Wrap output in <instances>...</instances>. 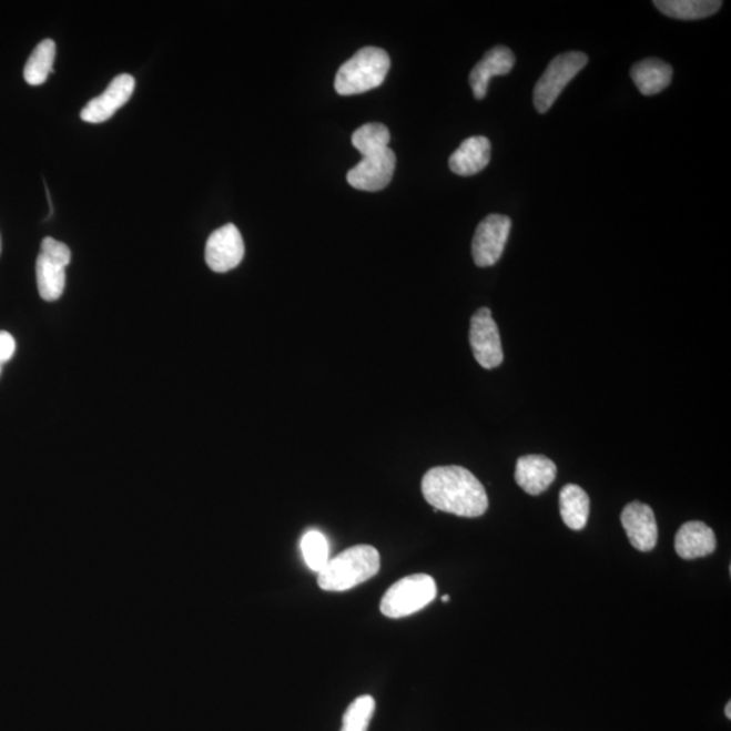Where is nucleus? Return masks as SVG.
<instances>
[{
  "mask_svg": "<svg viewBox=\"0 0 731 731\" xmlns=\"http://www.w3.org/2000/svg\"><path fill=\"white\" fill-rule=\"evenodd\" d=\"M422 491L435 512L478 518L488 511L487 490L477 477L463 466H438L428 470L423 477Z\"/></svg>",
  "mask_w": 731,
  "mask_h": 731,
  "instance_id": "f257e3e1",
  "label": "nucleus"
},
{
  "mask_svg": "<svg viewBox=\"0 0 731 731\" xmlns=\"http://www.w3.org/2000/svg\"><path fill=\"white\" fill-rule=\"evenodd\" d=\"M389 129L378 122L362 125L353 134V145L362 161L348 171L347 182L362 192H379L392 182L396 153L389 149Z\"/></svg>",
  "mask_w": 731,
  "mask_h": 731,
  "instance_id": "f03ea898",
  "label": "nucleus"
},
{
  "mask_svg": "<svg viewBox=\"0 0 731 731\" xmlns=\"http://www.w3.org/2000/svg\"><path fill=\"white\" fill-rule=\"evenodd\" d=\"M380 568L379 552L368 545H356L332 558L318 573V587L328 592L348 591L370 580Z\"/></svg>",
  "mask_w": 731,
  "mask_h": 731,
  "instance_id": "7ed1b4c3",
  "label": "nucleus"
},
{
  "mask_svg": "<svg viewBox=\"0 0 731 731\" xmlns=\"http://www.w3.org/2000/svg\"><path fill=\"white\" fill-rule=\"evenodd\" d=\"M390 70V58L384 49L366 47L344 63L336 73L337 94L348 97L379 88Z\"/></svg>",
  "mask_w": 731,
  "mask_h": 731,
  "instance_id": "20e7f679",
  "label": "nucleus"
},
{
  "mask_svg": "<svg viewBox=\"0 0 731 731\" xmlns=\"http://www.w3.org/2000/svg\"><path fill=\"white\" fill-rule=\"evenodd\" d=\"M436 582L432 576L417 573L393 583L380 600V612L392 619L419 612L435 599Z\"/></svg>",
  "mask_w": 731,
  "mask_h": 731,
  "instance_id": "39448f33",
  "label": "nucleus"
},
{
  "mask_svg": "<svg viewBox=\"0 0 731 731\" xmlns=\"http://www.w3.org/2000/svg\"><path fill=\"white\" fill-rule=\"evenodd\" d=\"M587 64L588 57L581 52L564 53L550 61L534 89V104L540 114L549 112L571 79H575Z\"/></svg>",
  "mask_w": 731,
  "mask_h": 731,
  "instance_id": "423d86ee",
  "label": "nucleus"
},
{
  "mask_svg": "<svg viewBox=\"0 0 731 731\" xmlns=\"http://www.w3.org/2000/svg\"><path fill=\"white\" fill-rule=\"evenodd\" d=\"M72 260L71 250L64 243L45 237L35 263L37 286L42 299L57 301L65 288V268Z\"/></svg>",
  "mask_w": 731,
  "mask_h": 731,
  "instance_id": "0eeeda50",
  "label": "nucleus"
},
{
  "mask_svg": "<svg viewBox=\"0 0 731 731\" xmlns=\"http://www.w3.org/2000/svg\"><path fill=\"white\" fill-rule=\"evenodd\" d=\"M511 226V219L502 214H490L481 221L471 244L473 261L478 267L494 266L500 261Z\"/></svg>",
  "mask_w": 731,
  "mask_h": 731,
  "instance_id": "6e6552de",
  "label": "nucleus"
},
{
  "mask_svg": "<svg viewBox=\"0 0 731 731\" xmlns=\"http://www.w3.org/2000/svg\"><path fill=\"white\" fill-rule=\"evenodd\" d=\"M469 339L478 365L490 370L502 364L504 354L499 328L488 308L478 309L471 317Z\"/></svg>",
  "mask_w": 731,
  "mask_h": 731,
  "instance_id": "1a4fd4ad",
  "label": "nucleus"
},
{
  "mask_svg": "<svg viewBox=\"0 0 731 731\" xmlns=\"http://www.w3.org/2000/svg\"><path fill=\"white\" fill-rule=\"evenodd\" d=\"M245 254L244 241L236 225L226 224L207 238L205 260L214 273H229L242 263Z\"/></svg>",
  "mask_w": 731,
  "mask_h": 731,
  "instance_id": "9d476101",
  "label": "nucleus"
},
{
  "mask_svg": "<svg viewBox=\"0 0 731 731\" xmlns=\"http://www.w3.org/2000/svg\"><path fill=\"white\" fill-rule=\"evenodd\" d=\"M136 81L129 73H122L113 79L103 94L94 98L81 112V119L89 124H102L115 114L116 110L125 106L133 95Z\"/></svg>",
  "mask_w": 731,
  "mask_h": 731,
  "instance_id": "9b49d317",
  "label": "nucleus"
},
{
  "mask_svg": "<svg viewBox=\"0 0 731 731\" xmlns=\"http://www.w3.org/2000/svg\"><path fill=\"white\" fill-rule=\"evenodd\" d=\"M620 521L628 534L629 540L637 550L651 551L659 540L653 509L647 504L634 501L626 506Z\"/></svg>",
  "mask_w": 731,
  "mask_h": 731,
  "instance_id": "f8f14e48",
  "label": "nucleus"
},
{
  "mask_svg": "<svg viewBox=\"0 0 731 731\" xmlns=\"http://www.w3.org/2000/svg\"><path fill=\"white\" fill-rule=\"evenodd\" d=\"M516 58L511 49L507 47H496L485 53V57L469 77L470 88L476 100L481 101L487 97L490 79L494 77L508 75L512 71Z\"/></svg>",
  "mask_w": 731,
  "mask_h": 731,
  "instance_id": "ddd939ff",
  "label": "nucleus"
},
{
  "mask_svg": "<svg viewBox=\"0 0 731 731\" xmlns=\"http://www.w3.org/2000/svg\"><path fill=\"white\" fill-rule=\"evenodd\" d=\"M557 466L545 456H525L518 459L515 470V480L528 495L538 496L548 490L555 483Z\"/></svg>",
  "mask_w": 731,
  "mask_h": 731,
  "instance_id": "4468645a",
  "label": "nucleus"
},
{
  "mask_svg": "<svg viewBox=\"0 0 731 731\" xmlns=\"http://www.w3.org/2000/svg\"><path fill=\"white\" fill-rule=\"evenodd\" d=\"M674 549L683 560L710 556L717 549L715 534L702 521H688L676 534Z\"/></svg>",
  "mask_w": 731,
  "mask_h": 731,
  "instance_id": "2eb2a0df",
  "label": "nucleus"
},
{
  "mask_svg": "<svg viewBox=\"0 0 731 731\" xmlns=\"http://www.w3.org/2000/svg\"><path fill=\"white\" fill-rule=\"evenodd\" d=\"M490 141L484 136L466 139L453 153L448 165L454 174L473 176L481 172L490 162Z\"/></svg>",
  "mask_w": 731,
  "mask_h": 731,
  "instance_id": "dca6fc26",
  "label": "nucleus"
},
{
  "mask_svg": "<svg viewBox=\"0 0 731 731\" xmlns=\"http://www.w3.org/2000/svg\"><path fill=\"white\" fill-rule=\"evenodd\" d=\"M632 82L643 95L659 94L672 82L673 70L660 59H644L632 65L630 72Z\"/></svg>",
  "mask_w": 731,
  "mask_h": 731,
  "instance_id": "f3484780",
  "label": "nucleus"
},
{
  "mask_svg": "<svg viewBox=\"0 0 731 731\" xmlns=\"http://www.w3.org/2000/svg\"><path fill=\"white\" fill-rule=\"evenodd\" d=\"M591 500L587 491L579 485L569 484L564 487L560 495V511L564 524L570 530L580 531L588 524Z\"/></svg>",
  "mask_w": 731,
  "mask_h": 731,
  "instance_id": "a211bd4d",
  "label": "nucleus"
},
{
  "mask_svg": "<svg viewBox=\"0 0 731 731\" xmlns=\"http://www.w3.org/2000/svg\"><path fill=\"white\" fill-rule=\"evenodd\" d=\"M654 6L662 14L681 21L702 20L715 14L722 2L715 0H656Z\"/></svg>",
  "mask_w": 731,
  "mask_h": 731,
  "instance_id": "6ab92c4d",
  "label": "nucleus"
},
{
  "mask_svg": "<svg viewBox=\"0 0 731 731\" xmlns=\"http://www.w3.org/2000/svg\"><path fill=\"white\" fill-rule=\"evenodd\" d=\"M57 58V44L51 39L41 41L35 47L24 65L23 78L30 85L44 84L53 72V61Z\"/></svg>",
  "mask_w": 731,
  "mask_h": 731,
  "instance_id": "aec40b11",
  "label": "nucleus"
},
{
  "mask_svg": "<svg viewBox=\"0 0 731 731\" xmlns=\"http://www.w3.org/2000/svg\"><path fill=\"white\" fill-rule=\"evenodd\" d=\"M301 551L309 569L321 573L329 561L328 540L322 532L312 530L301 539Z\"/></svg>",
  "mask_w": 731,
  "mask_h": 731,
  "instance_id": "412c9836",
  "label": "nucleus"
},
{
  "mask_svg": "<svg viewBox=\"0 0 731 731\" xmlns=\"http://www.w3.org/2000/svg\"><path fill=\"white\" fill-rule=\"evenodd\" d=\"M374 711H376V700L373 697L356 698L344 712L341 731H367Z\"/></svg>",
  "mask_w": 731,
  "mask_h": 731,
  "instance_id": "4be33fe9",
  "label": "nucleus"
},
{
  "mask_svg": "<svg viewBox=\"0 0 731 731\" xmlns=\"http://www.w3.org/2000/svg\"><path fill=\"white\" fill-rule=\"evenodd\" d=\"M17 343L9 332L0 331V365L6 364L16 354Z\"/></svg>",
  "mask_w": 731,
  "mask_h": 731,
  "instance_id": "5701e85b",
  "label": "nucleus"
},
{
  "mask_svg": "<svg viewBox=\"0 0 731 731\" xmlns=\"http://www.w3.org/2000/svg\"><path fill=\"white\" fill-rule=\"evenodd\" d=\"M724 714H727L728 720H731V702L727 704V709H724Z\"/></svg>",
  "mask_w": 731,
  "mask_h": 731,
  "instance_id": "b1692460",
  "label": "nucleus"
},
{
  "mask_svg": "<svg viewBox=\"0 0 731 731\" xmlns=\"http://www.w3.org/2000/svg\"><path fill=\"white\" fill-rule=\"evenodd\" d=\"M441 601H445V603H447V601H450V596L445 595L444 598H441Z\"/></svg>",
  "mask_w": 731,
  "mask_h": 731,
  "instance_id": "393cba45",
  "label": "nucleus"
},
{
  "mask_svg": "<svg viewBox=\"0 0 731 731\" xmlns=\"http://www.w3.org/2000/svg\"><path fill=\"white\" fill-rule=\"evenodd\" d=\"M0 252H2V238H0Z\"/></svg>",
  "mask_w": 731,
  "mask_h": 731,
  "instance_id": "a878e982",
  "label": "nucleus"
},
{
  "mask_svg": "<svg viewBox=\"0 0 731 731\" xmlns=\"http://www.w3.org/2000/svg\"><path fill=\"white\" fill-rule=\"evenodd\" d=\"M0 373H2V365H0Z\"/></svg>",
  "mask_w": 731,
  "mask_h": 731,
  "instance_id": "bb28decb",
  "label": "nucleus"
}]
</instances>
